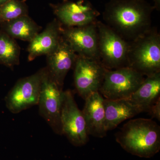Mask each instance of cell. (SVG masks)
I'll use <instances>...</instances> for the list:
<instances>
[{
	"label": "cell",
	"mask_w": 160,
	"mask_h": 160,
	"mask_svg": "<svg viewBox=\"0 0 160 160\" xmlns=\"http://www.w3.org/2000/svg\"><path fill=\"white\" fill-rule=\"evenodd\" d=\"M127 66L146 76L160 72V35L156 29L129 42Z\"/></svg>",
	"instance_id": "3"
},
{
	"label": "cell",
	"mask_w": 160,
	"mask_h": 160,
	"mask_svg": "<svg viewBox=\"0 0 160 160\" xmlns=\"http://www.w3.org/2000/svg\"><path fill=\"white\" fill-rule=\"evenodd\" d=\"M74 66L75 86L80 96L85 100L99 92L107 69L99 60L78 55Z\"/></svg>",
	"instance_id": "9"
},
{
	"label": "cell",
	"mask_w": 160,
	"mask_h": 160,
	"mask_svg": "<svg viewBox=\"0 0 160 160\" xmlns=\"http://www.w3.org/2000/svg\"><path fill=\"white\" fill-rule=\"evenodd\" d=\"M44 68L29 76L19 80L6 98L9 111L16 114L38 105Z\"/></svg>",
	"instance_id": "8"
},
{
	"label": "cell",
	"mask_w": 160,
	"mask_h": 160,
	"mask_svg": "<svg viewBox=\"0 0 160 160\" xmlns=\"http://www.w3.org/2000/svg\"><path fill=\"white\" fill-rule=\"evenodd\" d=\"M62 133L75 146L86 145L89 134L82 112L79 109L70 90L63 91L61 113Z\"/></svg>",
	"instance_id": "7"
},
{
	"label": "cell",
	"mask_w": 160,
	"mask_h": 160,
	"mask_svg": "<svg viewBox=\"0 0 160 160\" xmlns=\"http://www.w3.org/2000/svg\"><path fill=\"white\" fill-rule=\"evenodd\" d=\"M96 22L77 27L62 25V36L78 55L99 60Z\"/></svg>",
	"instance_id": "10"
},
{
	"label": "cell",
	"mask_w": 160,
	"mask_h": 160,
	"mask_svg": "<svg viewBox=\"0 0 160 160\" xmlns=\"http://www.w3.org/2000/svg\"><path fill=\"white\" fill-rule=\"evenodd\" d=\"M104 104L107 131L113 130L125 120L143 112L142 109L129 98L118 100L104 98Z\"/></svg>",
	"instance_id": "15"
},
{
	"label": "cell",
	"mask_w": 160,
	"mask_h": 160,
	"mask_svg": "<svg viewBox=\"0 0 160 160\" xmlns=\"http://www.w3.org/2000/svg\"><path fill=\"white\" fill-rule=\"evenodd\" d=\"M46 56L49 75L62 89L66 76L74 66L78 55L62 36L57 47Z\"/></svg>",
	"instance_id": "12"
},
{
	"label": "cell",
	"mask_w": 160,
	"mask_h": 160,
	"mask_svg": "<svg viewBox=\"0 0 160 160\" xmlns=\"http://www.w3.org/2000/svg\"><path fill=\"white\" fill-rule=\"evenodd\" d=\"M153 10L145 0H110L105 5L103 18L105 24L129 42L151 29Z\"/></svg>",
	"instance_id": "1"
},
{
	"label": "cell",
	"mask_w": 160,
	"mask_h": 160,
	"mask_svg": "<svg viewBox=\"0 0 160 160\" xmlns=\"http://www.w3.org/2000/svg\"><path fill=\"white\" fill-rule=\"evenodd\" d=\"M62 27L59 21L54 19L29 42L27 49L29 62L40 56L47 55L56 49L62 36Z\"/></svg>",
	"instance_id": "14"
},
{
	"label": "cell",
	"mask_w": 160,
	"mask_h": 160,
	"mask_svg": "<svg viewBox=\"0 0 160 160\" xmlns=\"http://www.w3.org/2000/svg\"><path fill=\"white\" fill-rule=\"evenodd\" d=\"M154 5L153 7L154 9L159 11L160 10V0H153Z\"/></svg>",
	"instance_id": "21"
},
{
	"label": "cell",
	"mask_w": 160,
	"mask_h": 160,
	"mask_svg": "<svg viewBox=\"0 0 160 160\" xmlns=\"http://www.w3.org/2000/svg\"><path fill=\"white\" fill-rule=\"evenodd\" d=\"M2 31L13 39L31 42L41 28L28 15L0 24Z\"/></svg>",
	"instance_id": "17"
},
{
	"label": "cell",
	"mask_w": 160,
	"mask_h": 160,
	"mask_svg": "<svg viewBox=\"0 0 160 160\" xmlns=\"http://www.w3.org/2000/svg\"><path fill=\"white\" fill-rule=\"evenodd\" d=\"M160 94V72L146 76L129 99L143 112H147L159 98Z\"/></svg>",
	"instance_id": "16"
},
{
	"label": "cell",
	"mask_w": 160,
	"mask_h": 160,
	"mask_svg": "<svg viewBox=\"0 0 160 160\" xmlns=\"http://www.w3.org/2000/svg\"><path fill=\"white\" fill-rule=\"evenodd\" d=\"M55 13L65 27H77L96 22L100 13L88 0L66 1L57 6Z\"/></svg>",
	"instance_id": "11"
},
{
	"label": "cell",
	"mask_w": 160,
	"mask_h": 160,
	"mask_svg": "<svg viewBox=\"0 0 160 160\" xmlns=\"http://www.w3.org/2000/svg\"><path fill=\"white\" fill-rule=\"evenodd\" d=\"M63 91L44 68L38 105L40 115L44 119L54 132L62 135L61 122V109Z\"/></svg>",
	"instance_id": "6"
},
{
	"label": "cell",
	"mask_w": 160,
	"mask_h": 160,
	"mask_svg": "<svg viewBox=\"0 0 160 160\" xmlns=\"http://www.w3.org/2000/svg\"><path fill=\"white\" fill-rule=\"evenodd\" d=\"M147 112L152 118L160 121V98L150 106Z\"/></svg>",
	"instance_id": "20"
},
{
	"label": "cell",
	"mask_w": 160,
	"mask_h": 160,
	"mask_svg": "<svg viewBox=\"0 0 160 160\" xmlns=\"http://www.w3.org/2000/svg\"><path fill=\"white\" fill-rule=\"evenodd\" d=\"M115 136L124 150L139 157H152L160 149V127L150 119L130 120Z\"/></svg>",
	"instance_id": "2"
},
{
	"label": "cell",
	"mask_w": 160,
	"mask_h": 160,
	"mask_svg": "<svg viewBox=\"0 0 160 160\" xmlns=\"http://www.w3.org/2000/svg\"><path fill=\"white\" fill-rule=\"evenodd\" d=\"M82 111L89 135L99 138L106 136L104 98L99 92H93L85 99Z\"/></svg>",
	"instance_id": "13"
},
{
	"label": "cell",
	"mask_w": 160,
	"mask_h": 160,
	"mask_svg": "<svg viewBox=\"0 0 160 160\" xmlns=\"http://www.w3.org/2000/svg\"><path fill=\"white\" fill-rule=\"evenodd\" d=\"M9 0H0V6H2L3 4H5Z\"/></svg>",
	"instance_id": "22"
},
{
	"label": "cell",
	"mask_w": 160,
	"mask_h": 160,
	"mask_svg": "<svg viewBox=\"0 0 160 160\" xmlns=\"http://www.w3.org/2000/svg\"><path fill=\"white\" fill-rule=\"evenodd\" d=\"M27 15L26 5L19 0H9L0 6V24Z\"/></svg>",
	"instance_id": "19"
},
{
	"label": "cell",
	"mask_w": 160,
	"mask_h": 160,
	"mask_svg": "<svg viewBox=\"0 0 160 160\" xmlns=\"http://www.w3.org/2000/svg\"><path fill=\"white\" fill-rule=\"evenodd\" d=\"M144 79V75L130 67L106 69L99 92L107 99L129 98Z\"/></svg>",
	"instance_id": "5"
},
{
	"label": "cell",
	"mask_w": 160,
	"mask_h": 160,
	"mask_svg": "<svg viewBox=\"0 0 160 160\" xmlns=\"http://www.w3.org/2000/svg\"><path fill=\"white\" fill-rule=\"evenodd\" d=\"M20 48L14 39L0 32V64L9 68L19 64Z\"/></svg>",
	"instance_id": "18"
},
{
	"label": "cell",
	"mask_w": 160,
	"mask_h": 160,
	"mask_svg": "<svg viewBox=\"0 0 160 160\" xmlns=\"http://www.w3.org/2000/svg\"><path fill=\"white\" fill-rule=\"evenodd\" d=\"M96 26L99 58L103 66L109 70L127 67L129 42L101 21Z\"/></svg>",
	"instance_id": "4"
}]
</instances>
